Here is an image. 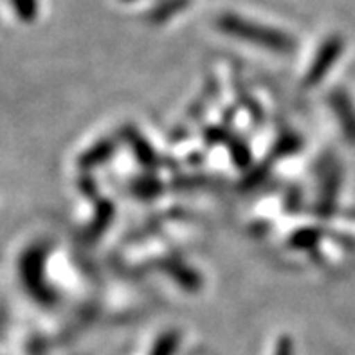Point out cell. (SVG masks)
I'll return each instance as SVG.
<instances>
[{"instance_id":"52a82bcc","label":"cell","mask_w":355,"mask_h":355,"mask_svg":"<svg viewBox=\"0 0 355 355\" xmlns=\"http://www.w3.org/2000/svg\"><path fill=\"white\" fill-rule=\"evenodd\" d=\"M275 355H293V343H291V339L288 338L279 339Z\"/></svg>"},{"instance_id":"8992f818","label":"cell","mask_w":355,"mask_h":355,"mask_svg":"<svg viewBox=\"0 0 355 355\" xmlns=\"http://www.w3.org/2000/svg\"><path fill=\"white\" fill-rule=\"evenodd\" d=\"M177 345H179V334L168 332L162 338H159V341L155 343V347L152 348L150 355H173Z\"/></svg>"},{"instance_id":"3957f363","label":"cell","mask_w":355,"mask_h":355,"mask_svg":"<svg viewBox=\"0 0 355 355\" xmlns=\"http://www.w3.org/2000/svg\"><path fill=\"white\" fill-rule=\"evenodd\" d=\"M343 53V40L334 36L330 40H327V44L323 45L318 53V56L312 62L311 69L306 72L305 76V87H315L323 80L327 74H329L330 67H332L336 60L339 58V54Z\"/></svg>"},{"instance_id":"6da1fadb","label":"cell","mask_w":355,"mask_h":355,"mask_svg":"<svg viewBox=\"0 0 355 355\" xmlns=\"http://www.w3.org/2000/svg\"><path fill=\"white\" fill-rule=\"evenodd\" d=\"M218 29L231 36L248 40L249 44L278 51V53H287V51L294 49V40L285 33L260 26L257 22H249L240 17H234V15H224L218 18Z\"/></svg>"},{"instance_id":"7a4b0ae2","label":"cell","mask_w":355,"mask_h":355,"mask_svg":"<svg viewBox=\"0 0 355 355\" xmlns=\"http://www.w3.org/2000/svg\"><path fill=\"white\" fill-rule=\"evenodd\" d=\"M44 248L42 245L29 248L18 260V276H20V284H24L31 296L44 300V303H51L49 300H53V294H49V287H45L44 284Z\"/></svg>"},{"instance_id":"5b68a950","label":"cell","mask_w":355,"mask_h":355,"mask_svg":"<svg viewBox=\"0 0 355 355\" xmlns=\"http://www.w3.org/2000/svg\"><path fill=\"white\" fill-rule=\"evenodd\" d=\"M13 11L24 22H33L38 15V0H11Z\"/></svg>"},{"instance_id":"277c9868","label":"cell","mask_w":355,"mask_h":355,"mask_svg":"<svg viewBox=\"0 0 355 355\" xmlns=\"http://www.w3.org/2000/svg\"><path fill=\"white\" fill-rule=\"evenodd\" d=\"M332 108L343 125V132L350 141H355V107L345 92H334Z\"/></svg>"}]
</instances>
